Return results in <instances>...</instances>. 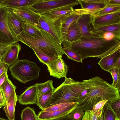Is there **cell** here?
<instances>
[{"label": "cell", "mask_w": 120, "mask_h": 120, "mask_svg": "<svg viewBox=\"0 0 120 120\" xmlns=\"http://www.w3.org/2000/svg\"><path fill=\"white\" fill-rule=\"evenodd\" d=\"M80 15L76 14L73 11L60 19V31L62 41V45L63 46L66 42L67 32L69 26L79 18Z\"/></svg>", "instance_id": "15"}, {"label": "cell", "mask_w": 120, "mask_h": 120, "mask_svg": "<svg viewBox=\"0 0 120 120\" xmlns=\"http://www.w3.org/2000/svg\"><path fill=\"white\" fill-rule=\"evenodd\" d=\"M5 7L21 22L38 24L41 15L33 11L30 6L16 7Z\"/></svg>", "instance_id": "7"}, {"label": "cell", "mask_w": 120, "mask_h": 120, "mask_svg": "<svg viewBox=\"0 0 120 120\" xmlns=\"http://www.w3.org/2000/svg\"><path fill=\"white\" fill-rule=\"evenodd\" d=\"M36 0H2L0 3L5 7H16L30 6Z\"/></svg>", "instance_id": "24"}, {"label": "cell", "mask_w": 120, "mask_h": 120, "mask_svg": "<svg viewBox=\"0 0 120 120\" xmlns=\"http://www.w3.org/2000/svg\"><path fill=\"white\" fill-rule=\"evenodd\" d=\"M60 20L54 21L47 14H45L41 15L37 25L39 28L51 34L62 44Z\"/></svg>", "instance_id": "8"}, {"label": "cell", "mask_w": 120, "mask_h": 120, "mask_svg": "<svg viewBox=\"0 0 120 120\" xmlns=\"http://www.w3.org/2000/svg\"><path fill=\"white\" fill-rule=\"evenodd\" d=\"M108 71L110 73L112 78V85L120 92V68L112 67Z\"/></svg>", "instance_id": "29"}, {"label": "cell", "mask_w": 120, "mask_h": 120, "mask_svg": "<svg viewBox=\"0 0 120 120\" xmlns=\"http://www.w3.org/2000/svg\"><path fill=\"white\" fill-rule=\"evenodd\" d=\"M120 57V49L101 58L98 64L104 70L108 71L112 67L113 64Z\"/></svg>", "instance_id": "21"}, {"label": "cell", "mask_w": 120, "mask_h": 120, "mask_svg": "<svg viewBox=\"0 0 120 120\" xmlns=\"http://www.w3.org/2000/svg\"><path fill=\"white\" fill-rule=\"evenodd\" d=\"M8 10L0 3V43L18 42L10 31L7 23Z\"/></svg>", "instance_id": "9"}, {"label": "cell", "mask_w": 120, "mask_h": 120, "mask_svg": "<svg viewBox=\"0 0 120 120\" xmlns=\"http://www.w3.org/2000/svg\"><path fill=\"white\" fill-rule=\"evenodd\" d=\"M15 43H0V62L11 46Z\"/></svg>", "instance_id": "41"}, {"label": "cell", "mask_w": 120, "mask_h": 120, "mask_svg": "<svg viewBox=\"0 0 120 120\" xmlns=\"http://www.w3.org/2000/svg\"><path fill=\"white\" fill-rule=\"evenodd\" d=\"M102 114L103 120H115L117 118L108 102L106 103L103 108Z\"/></svg>", "instance_id": "31"}, {"label": "cell", "mask_w": 120, "mask_h": 120, "mask_svg": "<svg viewBox=\"0 0 120 120\" xmlns=\"http://www.w3.org/2000/svg\"><path fill=\"white\" fill-rule=\"evenodd\" d=\"M102 109L93 113L91 110H88L85 111L84 114L81 120H98L102 114Z\"/></svg>", "instance_id": "35"}, {"label": "cell", "mask_w": 120, "mask_h": 120, "mask_svg": "<svg viewBox=\"0 0 120 120\" xmlns=\"http://www.w3.org/2000/svg\"><path fill=\"white\" fill-rule=\"evenodd\" d=\"M68 115L52 120H73Z\"/></svg>", "instance_id": "48"}, {"label": "cell", "mask_w": 120, "mask_h": 120, "mask_svg": "<svg viewBox=\"0 0 120 120\" xmlns=\"http://www.w3.org/2000/svg\"><path fill=\"white\" fill-rule=\"evenodd\" d=\"M90 90L86 96L78 102L79 107L84 111L91 110L98 102L107 100L108 102L120 99V92L118 89L98 76H95L82 82Z\"/></svg>", "instance_id": "2"}, {"label": "cell", "mask_w": 120, "mask_h": 120, "mask_svg": "<svg viewBox=\"0 0 120 120\" xmlns=\"http://www.w3.org/2000/svg\"><path fill=\"white\" fill-rule=\"evenodd\" d=\"M72 103H60L47 107L41 111L45 112H51L58 110L63 108L70 105Z\"/></svg>", "instance_id": "38"}, {"label": "cell", "mask_w": 120, "mask_h": 120, "mask_svg": "<svg viewBox=\"0 0 120 120\" xmlns=\"http://www.w3.org/2000/svg\"><path fill=\"white\" fill-rule=\"evenodd\" d=\"M64 82L79 95V101L85 98L90 91V90L86 87L82 82L75 81L66 77Z\"/></svg>", "instance_id": "18"}, {"label": "cell", "mask_w": 120, "mask_h": 120, "mask_svg": "<svg viewBox=\"0 0 120 120\" xmlns=\"http://www.w3.org/2000/svg\"><path fill=\"white\" fill-rule=\"evenodd\" d=\"M95 34L107 40H110L113 39H120V33L106 32L97 33Z\"/></svg>", "instance_id": "36"}, {"label": "cell", "mask_w": 120, "mask_h": 120, "mask_svg": "<svg viewBox=\"0 0 120 120\" xmlns=\"http://www.w3.org/2000/svg\"><path fill=\"white\" fill-rule=\"evenodd\" d=\"M59 56L55 58L46 65L51 76L59 79L66 77L68 66Z\"/></svg>", "instance_id": "11"}, {"label": "cell", "mask_w": 120, "mask_h": 120, "mask_svg": "<svg viewBox=\"0 0 120 120\" xmlns=\"http://www.w3.org/2000/svg\"><path fill=\"white\" fill-rule=\"evenodd\" d=\"M6 102L3 94L0 89V106L2 107L6 105Z\"/></svg>", "instance_id": "44"}, {"label": "cell", "mask_w": 120, "mask_h": 120, "mask_svg": "<svg viewBox=\"0 0 120 120\" xmlns=\"http://www.w3.org/2000/svg\"><path fill=\"white\" fill-rule=\"evenodd\" d=\"M98 120H103L102 114V113L98 117Z\"/></svg>", "instance_id": "49"}, {"label": "cell", "mask_w": 120, "mask_h": 120, "mask_svg": "<svg viewBox=\"0 0 120 120\" xmlns=\"http://www.w3.org/2000/svg\"><path fill=\"white\" fill-rule=\"evenodd\" d=\"M108 102L112 109L116 114L117 117L120 118V99Z\"/></svg>", "instance_id": "39"}, {"label": "cell", "mask_w": 120, "mask_h": 120, "mask_svg": "<svg viewBox=\"0 0 120 120\" xmlns=\"http://www.w3.org/2000/svg\"><path fill=\"white\" fill-rule=\"evenodd\" d=\"M9 68L13 78L24 84L37 79L41 70L35 62L27 59L19 60Z\"/></svg>", "instance_id": "4"}, {"label": "cell", "mask_w": 120, "mask_h": 120, "mask_svg": "<svg viewBox=\"0 0 120 120\" xmlns=\"http://www.w3.org/2000/svg\"><path fill=\"white\" fill-rule=\"evenodd\" d=\"M92 17V15L90 14H82L76 20L82 36L99 37L93 33L95 28L93 23Z\"/></svg>", "instance_id": "13"}, {"label": "cell", "mask_w": 120, "mask_h": 120, "mask_svg": "<svg viewBox=\"0 0 120 120\" xmlns=\"http://www.w3.org/2000/svg\"><path fill=\"white\" fill-rule=\"evenodd\" d=\"M8 66L2 62H0V76L4 73L7 72L8 68Z\"/></svg>", "instance_id": "43"}, {"label": "cell", "mask_w": 120, "mask_h": 120, "mask_svg": "<svg viewBox=\"0 0 120 120\" xmlns=\"http://www.w3.org/2000/svg\"><path fill=\"white\" fill-rule=\"evenodd\" d=\"M115 120H120V118H117Z\"/></svg>", "instance_id": "51"}, {"label": "cell", "mask_w": 120, "mask_h": 120, "mask_svg": "<svg viewBox=\"0 0 120 120\" xmlns=\"http://www.w3.org/2000/svg\"><path fill=\"white\" fill-rule=\"evenodd\" d=\"M120 11V5H114L107 3L102 10L93 15L100 16Z\"/></svg>", "instance_id": "32"}, {"label": "cell", "mask_w": 120, "mask_h": 120, "mask_svg": "<svg viewBox=\"0 0 120 120\" xmlns=\"http://www.w3.org/2000/svg\"><path fill=\"white\" fill-rule=\"evenodd\" d=\"M76 20L71 24L68 29L67 41L63 46V48L66 47L69 43L78 41L82 37L81 32L77 25Z\"/></svg>", "instance_id": "20"}, {"label": "cell", "mask_w": 120, "mask_h": 120, "mask_svg": "<svg viewBox=\"0 0 120 120\" xmlns=\"http://www.w3.org/2000/svg\"><path fill=\"white\" fill-rule=\"evenodd\" d=\"M1 108V107L0 106V109Z\"/></svg>", "instance_id": "52"}, {"label": "cell", "mask_w": 120, "mask_h": 120, "mask_svg": "<svg viewBox=\"0 0 120 120\" xmlns=\"http://www.w3.org/2000/svg\"><path fill=\"white\" fill-rule=\"evenodd\" d=\"M21 49L20 44L18 42L15 43L11 46L0 62L4 63L10 68L19 60L18 56Z\"/></svg>", "instance_id": "17"}, {"label": "cell", "mask_w": 120, "mask_h": 120, "mask_svg": "<svg viewBox=\"0 0 120 120\" xmlns=\"http://www.w3.org/2000/svg\"><path fill=\"white\" fill-rule=\"evenodd\" d=\"M65 47L71 49L83 60L92 57L101 58L120 49V41L116 39L107 40L100 37L82 36Z\"/></svg>", "instance_id": "1"}, {"label": "cell", "mask_w": 120, "mask_h": 120, "mask_svg": "<svg viewBox=\"0 0 120 120\" xmlns=\"http://www.w3.org/2000/svg\"><path fill=\"white\" fill-rule=\"evenodd\" d=\"M84 111L82 108L78 107L71 112L68 116L73 120H81L84 114Z\"/></svg>", "instance_id": "37"}, {"label": "cell", "mask_w": 120, "mask_h": 120, "mask_svg": "<svg viewBox=\"0 0 120 120\" xmlns=\"http://www.w3.org/2000/svg\"><path fill=\"white\" fill-rule=\"evenodd\" d=\"M7 20L10 31L15 39L19 41L17 36L22 31L21 22L8 10Z\"/></svg>", "instance_id": "19"}, {"label": "cell", "mask_w": 120, "mask_h": 120, "mask_svg": "<svg viewBox=\"0 0 120 120\" xmlns=\"http://www.w3.org/2000/svg\"><path fill=\"white\" fill-rule=\"evenodd\" d=\"M108 0H79L81 8L74 9V11L79 15L86 14L93 15L105 7Z\"/></svg>", "instance_id": "10"}, {"label": "cell", "mask_w": 120, "mask_h": 120, "mask_svg": "<svg viewBox=\"0 0 120 120\" xmlns=\"http://www.w3.org/2000/svg\"><path fill=\"white\" fill-rule=\"evenodd\" d=\"M52 93L45 94L41 95L38 98L36 104L42 110L47 107Z\"/></svg>", "instance_id": "33"}, {"label": "cell", "mask_w": 120, "mask_h": 120, "mask_svg": "<svg viewBox=\"0 0 120 120\" xmlns=\"http://www.w3.org/2000/svg\"><path fill=\"white\" fill-rule=\"evenodd\" d=\"M107 3L112 5H120V0H108Z\"/></svg>", "instance_id": "46"}, {"label": "cell", "mask_w": 120, "mask_h": 120, "mask_svg": "<svg viewBox=\"0 0 120 120\" xmlns=\"http://www.w3.org/2000/svg\"><path fill=\"white\" fill-rule=\"evenodd\" d=\"M53 82L52 80H49L44 83L35 84L37 88V99L43 94L53 92L55 88L53 86Z\"/></svg>", "instance_id": "25"}, {"label": "cell", "mask_w": 120, "mask_h": 120, "mask_svg": "<svg viewBox=\"0 0 120 120\" xmlns=\"http://www.w3.org/2000/svg\"><path fill=\"white\" fill-rule=\"evenodd\" d=\"M0 120H8L4 118L0 117Z\"/></svg>", "instance_id": "50"}, {"label": "cell", "mask_w": 120, "mask_h": 120, "mask_svg": "<svg viewBox=\"0 0 120 120\" xmlns=\"http://www.w3.org/2000/svg\"><path fill=\"white\" fill-rule=\"evenodd\" d=\"M79 95L64 82L55 89L47 108L58 104L78 102Z\"/></svg>", "instance_id": "6"}, {"label": "cell", "mask_w": 120, "mask_h": 120, "mask_svg": "<svg viewBox=\"0 0 120 120\" xmlns=\"http://www.w3.org/2000/svg\"><path fill=\"white\" fill-rule=\"evenodd\" d=\"M34 52L40 62L45 65L49 63L56 58H50L39 52Z\"/></svg>", "instance_id": "40"}, {"label": "cell", "mask_w": 120, "mask_h": 120, "mask_svg": "<svg viewBox=\"0 0 120 120\" xmlns=\"http://www.w3.org/2000/svg\"><path fill=\"white\" fill-rule=\"evenodd\" d=\"M16 87L12 83L8 78L4 81L0 86L5 97L6 103L12 92L15 90Z\"/></svg>", "instance_id": "26"}, {"label": "cell", "mask_w": 120, "mask_h": 120, "mask_svg": "<svg viewBox=\"0 0 120 120\" xmlns=\"http://www.w3.org/2000/svg\"><path fill=\"white\" fill-rule=\"evenodd\" d=\"M73 6H68L62 7L52 10L47 14L54 21L60 20L66 15L73 11Z\"/></svg>", "instance_id": "23"}, {"label": "cell", "mask_w": 120, "mask_h": 120, "mask_svg": "<svg viewBox=\"0 0 120 120\" xmlns=\"http://www.w3.org/2000/svg\"><path fill=\"white\" fill-rule=\"evenodd\" d=\"M21 116L22 120H38L34 109L29 106L22 110Z\"/></svg>", "instance_id": "30"}, {"label": "cell", "mask_w": 120, "mask_h": 120, "mask_svg": "<svg viewBox=\"0 0 120 120\" xmlns=\"http://www.w3.org/2000/svg\"><path fill=\"white\" fill-rule=\"evenodd\" d=\"M17 100V97L15 90L10 96L3 109L9 120H14L15 107Z\"/></svg>", "instance_id": "22"}, {"label": "cell", "mask_w": 120, "mask_h": 120, "mask_svg": "<svg viewBox=\"0 0 120 120\" xmlns=\"http://www.w3.org/2000/svg\"><path fill=\"white\" fill-rule=\"evenodd\" d=\"M120 57L113 64L112 67L120 68Z\"/></svg>", "instance_id": "47"}, {"label": "cell", "mask_w": 120, "mask_h": 120, "mask_svg": "<svg viewBox=\"0 0 120 120\" xmlns=\"http://www.w3.org/2000/svg\"><path fill=\"white\" fill-rule=\"evenodd\" d=\"M106 32L120 33V23L109 25L96 28L93 31V33L95 34V33H97Z\"/></svg>", "instance_id": "28"}, {"label": "cell", "mask_w": 120, "mask_h": 120, "mask_svg": "<svg viewBox=\"0 0 120 120\" xmlns=\"http://www.w3.org/2000/svg\"><path fill=\"white\" fill-rule=\"evenodd\" d=\"M80 4L79 0H36L30 6L34 11L41 15L62 7Z\"/></svg>", "instance_id": "5"}, {"label": "cell", "mask_w": 120, "mask_h": 120, "mask_svg": "<svg viewBox=\"0 0 120 120\" xmlns=\"http://www.w3.org/2000/svg\"><path fill=\"white\" fill-rule=\"evenodd\" d=\"M41 34L33 36L22 31L17 36L19 41L31 48L34 52H39L50 58L62 56L64 54L62 44L51 34L40 28Z\"/></svg>", "instance_id": "3"}, {"label": "cell", "mask_w": 120, "mask_h": 120, "mask_svg": "<svg viewBox=\"0 0 120 120\" xmlns=\"http://www.w3.org/2000/svg\"><path fill=\"white\" fill-rule=\"evenodd\" d=\"M108 101L104 100L101 101L96 104L91 110L93 113H95L103 109L104 105Z\"/></svg>", "instance_id": "42"}, {"label": "cell", "mask_w": 120, "mask_h": 120, "mask_svg": "<svg viewBox=\"0 0 120 120\" xmlns=\"http://www.w3.org/2000/svg\"><path fill=\"white\" fill-rule=\"evenodd\" d=\"M22 31L33 36H38L41 34L40 29L37 25L30 23L21 22Z\"/></svg>", "instance_id": "27"}, {"label": "cell", "mask_w": 120, "mask_h": 120, "mask_svg": "<svg viewBox=\"0 0 120 120\" xmlns=\"http://www.w3.org/2000/svg\"><path fill=\"white\" fill-rule=\"evenodd\" d=\"M8 78L7 72L4 73L0 76V86L5 80Z\"/></svg>", "instance_id": "45"}, {"label": "cell", "mask_w": 120, "mask_h": 120, "mask_svg": "<svg viewBox=\"0 0 120 120\" xmlns=\"http://www.w3.org/2000/svg\"><path fill=\"white\" fill-rule=\"evenodd\" d=\"M79 107L78 102H72L69 105L59 110L51 112L40 111L37 115L38 120H52L68 116Z\"/></svg>", "instance_id": "12"}, {"label": "cell", "mask_w": 120, "mask_h": 120, "mask_svg": "<svg viewBox=\"0 0 120 120\" xmlns=\"http://www.w3.org/2000/svg\"></svg>", "instance_id": "53"}, {"label": "cell", "mask_w": 120, "mask_h": 120, "mask_svg": "<svg viewBox=\"0 0 120 120\" xmlns=\"http://www.w3.org/2000/svg\"><path fill=\"white\" fill-rule=\"evenodd\" d=\"M92 19L95 29L120 23V11L100 16L93 15Z\"/></svg>", "instance_id": "14"}, {"label": "cell", "mask_w": 120, "mask_h": 120, "mask_svg": "<svg viewBox=\"0 0 120 120\" xmlns=\"http://www.w3.org/2000/svg\"><path fill=\"white\" fill-rule=\"evenodd\" d=\"M63 51L67 56V58L74 61L83 63L81 57L71 49L67 47L63 48Z\"/></svg>", "instance_id": "34"}, {"label": "cell", "mask_w": 120, "mask_h": 120, "mask_svg": "<svg viewBox=\"0 0 120 120\" xmlns=\"http://www.w3.org/2000/svg\"><path fill=\"white\" fill-rule=\"evenodd\" d=\"M37 99V90L35 84L27 87L17 98L19 103L22 105L36 104Z\"/></svg>", "instance_id": "16"}]
</instances>
